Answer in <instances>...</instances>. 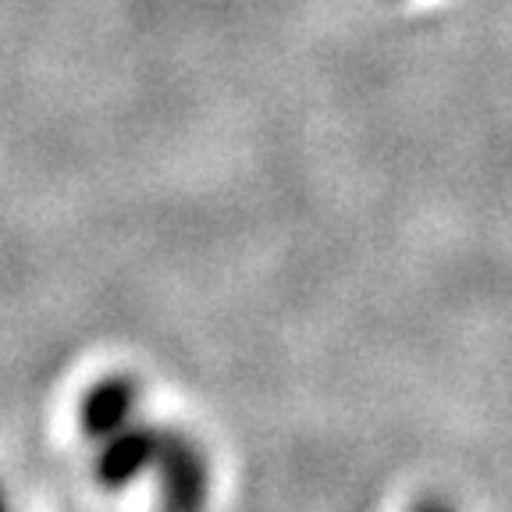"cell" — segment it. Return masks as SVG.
I'll use <instances>...</instances> for the list:
<instances>
[{"label":"cell","instance_id":"obj_1","mask_svg":"<svg viewBox=\"0 0 512 512\" xmlns=\"http://www.w3.org/2000/svg\"><path fill=\"white\" fill-rule=\"evenodd\" d=\"M413 512H456V509H452L445 498H420V502L413 505Z\"/></svg>","mask_w":512,"mask_h":512},{"label":"cell","instance_id":"obj_2","mask_svg":"<svg viewBox=\"0 0 512 512\" xmlns=\"http://www.w3.org/2000/svg\"><path fill=\"white\" fill-rule=\"evenodd\" d=\"M0 512H11L8 509V498H4V491H0Z\"/></svg>","mask_w":512,"mask_h":512}]
</instances>
